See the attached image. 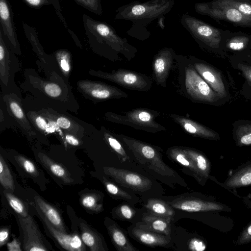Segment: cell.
Wrapping results in <instances>:
<instances>
[{
    "label": "cell",
    "mask_w": 251,
    "mask_h": 251,
    "mask_svg": "<svg viewBox=\"0 0 251 251\" xmlns=\"http://www.w3.org/2000/svg\"><path fill=\"white\" fill-rule=\"evenodd\" d=\"M46 76H41L34 69H25L20 85L26 94L23 100L25 109L50 108L77 113L80 106L69 82L55 70Z\"/></svg>",
    "instance_id": "1"
},
{
    "label": "cell",
    "mask_w": 251,
    "mask_h": 251,
    "mask_svg": "<svg viewBox=\"0 0 251 251\" xmlns=\"http://www.w3.org/2000/svg\"><path fill=\"white\" fill-rule=\"evenodd\" d=\"M130 151L133 159L153 177L172 188L180 185L189 187L178 173L166 164L159 148L122 134H115Z\"/></svg>",
    "instance_id": "2"
},
{
    "label": "cell",
    "mask_w": 251,
    "mask_h": 251,
    "mask_svg": "<svg viewBox=\"0 0 251 251\" xmlns=\"http://www.w3.org/2000/svg\"><path fill=\"white\" fill-rule=\"evenodd\" d=\"M82 22L89 47L93 52L111 59L118 53L130 60L137 50L108 24L83 14Z\"/></svg>",
    "instance_id": "3"
},
{
    "label": "cell",
    "mask_w": 251,
    "mask_h": 251,
    "mask_svg": "<svg viewBox=\"0 0 251 251\" xmlns=\"http://www.w3.org/2000/svg\"><path fill=\"white\" fill-rule=\"evenodd\" d=\"M174 0H149L141 2L133 1L119 7L114 19L129 21L132 23L127 34L133 38L145 41L151 36L148 25L153 21L163 17L172 9Z\"/></svg>",
    "instance_id": "4"
},
{
    "label": "cell",
    "mask_w": 251,
    "mask_h": 251,
    "mask_svg": "<svg viewBox=\"0 0 251 251\" xmlns=\"http://www.w3.org/2000/svg\"><path fill=\"white\" fill-rule=\"evenodd\" d=\"M159 115V113L156 111L138 108L127 111L123 114L107 112L104 114V118L111 122L154 133L166 130L164 126L155 121V118Z\"/></svg>",
    "instance_id": "5"
},
{
    "label": "cell",
    "mask_w": 251,
    "mask_h": 251,
    "mask_svg": "<svg viewBox=\"0 0 251 251\" xmlns=\"http://www.w3.org/2000/svg\"><path fill=\"white\" fill-rule=\"evenodd\" d=\"M6 43L0 29V86L3 94L15 93L22 98L21 90L15 81L21 63Z\"/></svg>",
    "instance_id": "6"
},
{
    "label": "cell",
    "mask_w": 251,
    "mask_h": 251,
    "mask_svg": "<svg viewBox=\"0 0 251 251\" xmlns=\"http://www.w3.org/2000/svg\"><path fill=\"white\" fill-rule=\"evenodd\" d=\"M180 22L198 43L213 49H218L230 32L216 28L187 14L182 15Z\"/></svg>",
    "instance_id": "7"
},
{
    "label": "cell",
    "mask_w": 251,
    "mask_h": 251,
    "mask_svg": "<svg viewBox=\"0 0 251 251\" xmlns=\"http://www.w3.org/2000/svg\"><path fill=\"white\" fill-rule=\"evenodd\" d=\"M34 110L37 111L48 121L54 122L64 132L74 135L82 140L97 130L92 124L70 114L68 111L50 108H39Z\"/></svg>",
    "instance_id": "8"
},
{
    "label": "cell",
    "mask_w": 251,
    "mask_h": 251,
    "mask_svg": "<svg viewBox=\"0 0 251 251\" xmlns=\"http://www.w3.org/2000/svg\"><path fill=\"white\" fill-rule=\"evenodd\" d=\"M175 209L188 212L230 211L226 205L209 199L198 193H185L173 196H161Z\"/></svg>",
    "instance_id": "9"
},
{
    "label": "cell",
    "mask_w": 251,
    "mask_h": 251,
    "mask_svg": "<svg viewBox=\"0 0 251 251\" xmlns=\"http://www.w3.org/2000/svg\"><path fill=\"white\" fill-rule=\"evenodd\" d=\"M105 175L119 185L141 197H148L155 187L154 181L141 174L125 169L104 166Z\"/></svg>",
    "instance_id": "10"
},
{
    "label": "cell",
    "mask_w": 251,
    "mask_h": 251,
    "mask_svg": "<svg viewBox=\"0 0 251 251\" xmlns=\"http://www.w3.org/2000/svg\"><path fill=\"white\" fill-rule=\"evenodd\" d=\"M90 75L114 82L126 89L147 91L151 89L152 81L144 74L133 71L119 69L111 72L90 69Z\"/></svg>",
    "instance_id": "11"
},
{
    "label": "cell",
    "mask_w": 251,
    "mask_h": 251,
    "mask_svg": "<svg viewBox=\"0 0 251 251\" xmlns=\"http://www.w3.org/2000/svg\"><path fill=\"white\" fill-rule=\"evenodd\" d=\"M76 87L85 99L95 103L128 97L123 90L98 81L81 79L77 81Z\"/></svg>",
    "instance_id": "12"
},
{
    "label": "cell",
    "mask_w": 251,
    "mask_h": 251,
    "mask_svg": "<svg viewBox=\"0 0 251 251\" xmlns=\"http://www.w3.org/2000/svg\"><path fill=\"white\" fill-rule=\"evenodd\" d=\"M195 9L198 14L215 20L226 21L238 26L251 28V20L231 6L218 5L214 1L198 2L195 3Z\"/></svg>",
    "instance_id": "13"
},
{
    "label": "cell",
    "mask_w": 251,
    "mask_h": 251,
    "mask_svg": "<svg viewBox=\"0 0 251 251\" xmlns=\"http://www.w3.org/2000/svg\"><path fill=\"white\" fill-rule=\"evenodd\" d=\"M0 97L6 105L16 128L19 129L29 139L38 138L26 115L22 98L15 93H1Z\"/></svg>",
    "instance_id": "14"
},
{
    "label": "cell",
    "mask_w": 251,
    "mask_h": 251,
    "mask_svg": "<svg viewBox=\"0 0 251 251\" xmlns=\"http://www.w3.org/2000/svg\"><path fill=\"white\" fill-rule=\"evenodd\" d=\"M185 86L187 94L194 100L213 102L218 99L217 94L202 78L191 64L184 69Z\"/></svg>",
    "instance_id": "15"
},
{
    "label": "cell",
    "mask_w": 251,
    "mask_h": 251,
    "mask_svg": "<svg viewBox=\"0 0 251 251\" xmlns=\"http://www.w3.org/2000/svg\"><path fill=\"white\" fill-rule=\"evenodd\" d=\"M0 29L8 46L15 54L21 55V46L14 23L13 10L8 0H0Z\"/></svg>",
    "instance_id": "16"
},
{
    "label": "cell",
    "mask_w": 251,
    "mask_h": 251,
    "mask_svg": "<svg viewBox=\"0 0 251 251\" xmlns=\"http://www.w3.org/2000/svg\"><path fill=\"white\" fill-rule=\"evenodd\" d=\"M18 219L23 233V248L25 251H46L49 250L41 232L31 216Z\"/></svg>",
    "instance_id": "17"
},
{
    "label": "cell",
    "mask_w": 251,
    "mask_h": 251,
    "mask_svg": "<svg viewBox=\"0 0 251 251\" xmlns=\"http://www.w3.org/2000/svg\"><path fill=\"white\" fill-rule=\"evenodd\" d=\"M23 27L25 36L38 58L36 64L39 71L43 72L45 75L54 70L59 71L56 66L53 54H48L44 51L38 39V34L36 29L25 23H23Z\"/></svg>",
    "instance_id": "18"
},
{
    "label": "cell",
    "mask_w": 251,
    "mask_h": 251,
    "mask_svg": "<svg viewBox=\"0 0 251 251\" xmlns=\"http://www.w3.org/2000/svg\"><path fill=\"white\" fill-rule=\"evenodd\" d=\"M176 55L171 48L161 49L153 58L152 63L153 77L156 83L166 87L167 78Z\"/></svg>",
    "instance_id": "19"
},
{
    "label": "cell",
    "mask_w": 251,
    "mask_h": 251,
    "mask_svg": "<svg viewBox=\"0 0 251 251\" xmlns=\"http://www.w3.org/2000/svg\"><path fill=\"white\" fill-rule=\"evenodd\" d=\"M128 235L141 244L151 248L171 247L172 235H166L145 230L132 224L127 228Z\"/></svg>",
    "instance_id": "20"
},
{
    "label": "cell",
    "mask_w": 251,
    "mask_h": 251,
    "mask_svg": "<svg viewBox=\"0 0 251 251\" xmlns=\"http://www.w3.org/2000/svg\"><path fill=\"white\" fill-rule=\"evenodd\" d=\"M35 209L50 233L62 248L70 251H85L84 244L77 234H68L58 230L49 222L36 205Z\"/></svg>",
    "instance_id": "21"
},
{
    "label": "cell",
    "mask_w": 251,
    "mask_h": 251,
    "mask_svg": "<svg viewBox=\"0 0 251 251\" xmlns=\"http://www.w3.org/2000/svg\"><path fill=\"white\" fill-rule=\"evenodd\" d=\"M169 159L177 163L183 169L184 173L193 177L201 185L206 181L199 172L194 160L186 153L182 147H172L167 150Z\"/></svg>",
    "instance_id": "22"
},
{
    "label": "cell",
    "mask_w": 251,
    "mask_h": 251,
    "mask_svg": "<svg viewBox=\"0 0 251 251\" xmlns=\"http://www.w3.org/2000/svg\"><path fill=\"white\" fill-rule=\"evenodd\" d=\"M104 224L111 241L118 251H140L129 241L127 231L116 222L109 217H106Z\"/></svg>",
    "instance_id": "23"
},
{
    "label": "cell",
    "mask_w": 251,
    "mask_h": 251,
    "mask_svg": "<svg viewBox=\"0 0 251 251\" xmlns=\"http://www.w3.org/2000/svg\"><path fill=\"white\" fill-rule=\"evenodd\" d=\"M195 70L220 98L226 96L224 83L220 73L210 66L200 61L193 64Z\"/></svg>",
    "instance_id": "24"
},
{
    "label": "cell",
    "mask_w": 251,
    "mask_h": 251,
    "mask_svg": "<svg viewBox=\"0 0 251 251\" xmlns=\"http://www.w3.org/2000/svg\"><path fill=\"white\" fill-rule=\"evenodd\" d=\"M171 118L186 132L195 137L216 140L219 135L214 131L187 117L172 114Z\"/></svg>",
    "instance_id": "25"
},
{
    "label": "cell",
    "mask_w": 251,
    "mask_h": 251,
    "mask_svg": "<svg viewBox=\"0 0 251 251\" xmlns=\"http://www.w3.org/2000/svg\"><path fill=\"white\" fill-rule=\"evenodd\" d=\"M171 223V221L153 215L146 210L140 221L133 225L145 230L172 235Z\"/></svg>",
    "instance_id": "26"
},
{
    "label": "cell",
    "mask_w": 251,
    "mask_h": 251,
    "mask_svg": "<svg viewBox=\"0 0 251 251\" xmlns=\"http://www.w3.org/2000/svg\"><path fill=\"white\" fill-rule=\"evenodd\" d=\"M228 189L251 185V161L246 162L235 170L222 184Z\"/></svg>",
    "instance_id": "27"
},
{
    "label": "cell",
    "mask_w": 251,
    "mask_h": 251,
    "mask_svg": "<svg viewBox=\"0 0 251 251\" xmlns=\"http://www.w3.org/2000/svg\"><path fill=\"white\" fill-rule=\"evenodd\" d=\"M144 207L150 213L172 222L176 215L175 209L161 198L150 197L144 201Z\"/></svg>",
    "instance_id": "28"
},
{
    "label": "cell",
    "mask_w": 251,
    "mask_h": 251,
    "mask_svg": "<svg viewBox=\"0 0 251 251\" xmlns=\"http://www.w3.org/2000/svg\"><path fill=\"white\" fill-rule=\"evenodd\" d=\"M145 211L144 207L139 209L134 204L125 201L113 208L111 214L114 219L135 224L140 221Z\"/></svg>",
    "instance_id": "29"
},
{
    "label": "cell",
    "mask_w": 251,
    "mask_h": 251,
    "mask_svg": "<svg viewBox=\"0 0 251 251\" xmlns=\"http://www.w3.org/2000/svg\"><path fill=\"white\" fill-rule=\"evenodd\" d=\"M81 238L83 243L91 251H107L108 250L103 237L98 232L92 229L84 223L80 225Z\"/></svg>",
    "instance_id": "30"
},
{
    "label": "cell",
    "mask_w": 251,
    "mask_h": 251,
    "mask_svg": "<svg viewBox=\"0 0 251 251\" xmlns=\"http://www.w3.org/2000/svg\"><path fill=\"white\" fill-rule=\"evenodd\" d=\"M36 205L49 222L58 230L66 233L62 219L55 208L46 202L40 196L35 195Z\"/></svg>",
    "instance_id": "31"
},
{
    "label": "cell",
    "mask_w": 251,
    "mask_h": 251,
    "mask_svg": "<svg viewBox=\"0 0 251 251\" xmlns=\"http://www.w3.org/2000/svg\"><path fill=\"white\" fill-rule=\"evenodd\" d=\"M103 183L107 192L116 200H123L134 205L140 201V198L133 192L118 185L105 177L103 178Z\"/></svg>",
    "instance_id": "32"
},
{
    "label": "cell",
    "mask_w": 251,
    "mask_h": 251,
    "mask_svg": "<svg viewBox=\"0 0 251 251\" xmlns=\"http://www.w3.org/2000/svg\"><path fill=\"white\" fill-rule=\"evenodd\" d=\"M37 156L43 165L54 176L66 183H71L73 181L69 172L63 166L56 163L43 152H38Z\"/></svg>",
    "instance_id": "33"
},
{
    "label": "cell",
    "mask_w": 251,
    "mask_h": 251,
    "mask_svg": "<svg viewBox=\"0 0 251 251\" xmlns=\"http://www.w3.org/2000/svg\"><path fill=\"white\" fill-rule=\"evenodd\" d=\"M182 147L186 153L194 160L199 172L206 182L210 176L211 163L208 158L204 153L197 150Z\"/></svg>",
    "instance_id": "34"
},
{
    "label": "cell",
    "mask_w": 251,
    "mask_h": 251,
    "mask_svg": "<svg viewBox=\"0 0 251 251\" xmlns=\"http://www.w3.org/2000/svg\"><path fill=\"white\" fill-rule=\"evenodd\" d=\"M25 111L38 138H46L49 134L52 133L49 123L43 115L34 109Z\"/></svg>",
    "instance_id": "35"
},
{
    "label": "cell",
    "mask_w": 251,
    "mask_h": 251,
    "mask_svg": "<svg viewBox=\"0 0 251 251\" xmlns=\"http://www.w3.org/2000/svg\"><path fill=\"white\" fill-rule=\"evenodd\" d=\"M99 131L104 142L116 153L121 162L124 163L129 160V156L115 135L103 126L100 127Z\"/></svg>",
    "instance_id": "36"
},
{
    "label": "cell",
    "mask_w": 251,
    "mask_h": 251,
    "mask_svg": "<svg viewBox=\"0 0 251 251\" xmlns=\"http://www.w3.org/2000/svg\"><path fill=\"white\" fill-rule=\"evenodd\" d=\"M57 69L66 81L69 78L72 69L71 53L65 49H59L52 53Z\"/></svg>",
    "instance_id": "37"
},
{
    "label": "cell",
    "mask_w": 251,
    "mask_h": 251,
    "mask_svg": "<svg viewBox=\"0 0 251 251\" xmlns=\"http://www.w3.org/2000/svg\"><path fill=\"white\" fill-rule=\"evenodd\" d=\"M251 41V36L242 32H229L226 40V47L234 51H240L246 49Z\"/></svg>",
    "instance_id": "38"
},
{
    "label": "cell",
    "mask_w": 251,
    "mask_h": 251,
    "mask_svg": "<svg viewBox=\"0 0 251 251\" xmlns=\"http://www.w3.org/2000/svg\"><path fill=\"white\" fill-rule=\"evenodd\" d=\"M234 139L239 147L251 145V123L240 125L236 130Z\"/></svg>",
    "instance_id": "39"
},
{
    "label": "cell",
    "mask_w": 251,
    "mask_h": 251,
    "mask_svg": "<svg viewBox=\"0 0 251 251\" xmlns=\"http://www.w3.org/2000/svg\"><path fill=\"white\" fill-rule=\"evenodd\" d=\"M0 182L6 190L13 192L14 183L10 171L1 155H0Z\"/></svg>",
    "instance_id": "40"
},
{
    "label": "cell",
    "mask_w": 251,
    "mask_h": 251,
    "mask_svg": "<svg viewBox=\"0 0 251 251\" xmlns=\"http://www.w3.org/2000/svg\"><path fill=\"white\" fill-rule=\"evenodd\" d=\"M214 2L218 5L234 7L251 20V3L241 0H218Z\"/></svg>",
    "instance_id": "41"
},
{
    "label": "cell",
    "mask_w": 251,
    "mask_h": 251,
    "mask_svg": "<svg viewBox=\"0 0 251 251\" xmlns=\"http://www.w3.org/2000/svg\"><path fill=\"white\" fill-rule=\"evenodd\" d=\"M102 198L96 194H87L83 196L81 199L82 205L92 211L100 212L103 210Z\"/></svg>",
    "instance_id": "42"
},
{
    "label": "cell",
    "mask_w": 251,
    "mask_h": 251,
    "mask_svg": "<svg viewBox=\"0 0 251 251\" xmlns=\"http://www.w3.org/2000/svg\"><path fill=\"white\" fill-rule=\"evenodd\" d=\"M4 193L10 206L19 215L23 217L28 216L27 208L20 199L6 191Z\"/></svg>",
    "instance_id": "43"
},
{
    "label": "cell",
    "mask_w": 251,
    "mask_h": 251,
    "mask_svg": "<svg viewBox=\"0 0 251 251\" xmlns=\"http://www.w3.org/2000/svg\"><path fill=\"white\" fill-rule=\"evenodd\" d=\"M16 128L15 125L11 118L6 105L0 97V131L1 132L6 128Z\"/></svg>",
    "instance_id": "44"
},
{
    "label": "cell",
    "mask_w": 251,
    "mask_h": 251,
    "mask_svg": "<svg viewBox=\"0 0 251 251\" xmlns=\"http://www.w3.org/2000/svg\"><path fill=\"white\" fill-rule=\"evenodd\" d=\"M78 5L90 12L101 15L102 8L100 0H74Z\"/></svg>",
    "instance_id": "45"
},
{
    "label": "cell",
    "mask_w": 251,
    "mask_h": 251,
    "mask_svg": "<svg viewBox=\"0 0 251 251\" xmlns=\"http://www.w3.org/2000/svg\"><path fill=\"white\" fill-rule=\"evenodd\" d=\"M14 158L17 162L22 166L26 172L34 176H37L39 175L37 169L32 161L21 155H16Z\"/></svg>",
    "instance_id": "46"
},
{
    "label": "cell",
    "mask_w": 251,
    "mask_h": 251,
    "mask_svg": "<svg viewBox=\"0 0 251 251\" xmlns=\"http://www.w3.org/2000/svg\"><path fill=\"white\" fill-rule=\"evenodd\" d=\"M188 250L192 251H203L206 248L203 240L197 237L191 238L187 242Z\"/></svg>",
    "instance_id": "47"
},
{
    "label": "cell",
    "mask_w": 251,
    "mask_h": 251,
    "mask_svg": "<svg viewBox=\"0 0 251 251\" xmlns=\"http://www.w3.org/2000/svg\"><path fill=\"white\" fill-rule=\"evenodd\" d=\"M251 242V222L246 226L239 234L235 244L243 245Z\"/></svg>",
    "instance_id": "48"
},
{
    "label": "cell",
    "mask_w": 251,
    "mask_h": 251,
    "mask_svg": "<svg viewBox=\"0 0 251 251\" xmlns=\"http://www.w3.org/2000/svg\"><path fill=\"white\" fill-rule=\"evenodd\" d=\"M60 137L64 142L71 146L79 147L83 144V140L79 139L74 135L64 132L63 131Z\"/></svg>",
    "instance_id": "49"
},
{
    "label": "cell",
    "mask_w": 251,
    "mask_h": 251,
    "mask_svg": "<svg viewBox=\"0 0 251 251\" xmlns=\"http://www.w3.org/2000/svg\"><path fill=\"white\" fill-rule=\"evenodd\" d=\"M30 7L39 9L44 5L52 4L51 0H22Z\"/></svg>",
    "instance_id": "50"
},
{
    "label": "cell",
    "mask_w": 251,
    "mask_h": 251,
    "mask_svg": "<svg viewBox=\"0 0 251 251\" xmlns=\"http://www.w3.org/2000/svg\"><path fill=\"white\" fill-rule=\"evenodd\" d=\"M52 2V5L54 7L56 14L58 17L60 22L62 23L63 25L67 29L68 31L70 29H69L67 23L64 18L61 11V7L60 4L59 0H51Z\"/></svg>",
    "instance_id": "51"
},
{
    "label": "cell",
    "mask_w": 251,
    "mask_h": 251,
    "mask_svg": "<svg viewBox=\"0 0 251 251\" xmlns=\"http://www.w3.org/2000/svg\"><path fill=\"white\" fill-rule=\"evenodd\" d=\"M238 67L247 80L251 85V66L239 63L238 65Z\"/></svg>",
    "instance_id": "52"
},
{
    "label": "cell",
    "mask_w": 251,
    "mask_h": 251,
    "mask_svg": "<svg viewBox=\"0 0 251 251\" xmlns=\"http://www.w3.org/2000/svg\"><path fill=\"white\" fill-rule=\"evenodd\" d=\"M7 249L9 251H21L20 243H19L16 239L7 243Z\"/></svg>",
    "instance_id": "53"
},
{
    "label": "cell",
    "mask_w": 251,
    "mask_h": 251,
    "mask_svg": "<svg viewBox=\"0 0 251 251\" xmlns=\"http://www.w3.org/2000/svg\"><path fill=\"white\" fill-rule=\"evenodd\" d=\"M9 231L6 228H2L0 231V246L4 245L8 239Z\"/></svg>",
    "instance_id": "54"
}]
</instances>
